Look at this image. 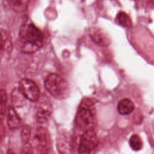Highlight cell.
<instances>
[{
    "label": "cell",
    "instance_id": "1",
    "mask_svg": "<svg viewBox=\"0 0 154 154\" xmlns=\"http://www.w3.org/2000/svg\"><path fill=\"white\" fill-rule=\"evenodd\" d=\"M19 37L22 50L25 52H33L43 46V34L32 23H29L21 29Z\"/></svg>",
    "mask_w": 154,
    "mask_h": 154
},
{
    "label": "cell",
    "instance_id": "2",
    "mask_svg": "<svg viewBox=\"0 0 154 154\" xmlns=\"http://www.w3.org/2000/svg\"><path fill=\"white\" fill-rule=\"evenodd\" d=\"M96 100L86 98L81 102L76 115V123L78 127L84 131L93 129L96 123V111L94 104Z\"/></svg>",
    "mask_w": 154,
    "mask_h": 154
},
{
    "label": "cell",
    "instance_id": "3",
    "mask_svg": "<svg viewBox=\"0 0 154 154\" xmlns=\"http://www.w3.org/2000/svg\"><path fill=\"white\" fill-rule=\"evenodd\" d=\"M45 86L49 93L57 99H66L70 93L67 82L57 73H50L48 76L45 81Z\"/></svg>",
    "mask_w": 154,
    "mask_h": 154
},
{
    "label": "cell",
    "instance_id": "4",
    "mask_svg": "<svg viewBox=\"0 0 154 154\" xmlns=\"http://www.w3.org/2000/svg\"><path fill=\"white\" fill-rule=\"evenodd\" d=\"M99 144V139L94 129L84 131L81 135L78 152L80 153H89L96 148Z\"/></svg>",
    "mask_w": 154,
    "mask_h": 154
},
{
    "label": "cell",
    "instance_id": "5",
    "mask_svg": "<svg viewBox=\"0 0 154 154\" xmlns=\"http://www.w3.org/2000/svg\"><path fill=\"white\" fill-rule=\"evenodd\" d=\"M36 102L35 109V119L38 123H45L48 120L52 111L51 102L46 96L40 97Z\"/></svg>",
    "mask_w": 154,
    "mask_h": 154
},
{
    "label": "cell",
    "instance_id": "6",
    "mask_svg": "<svg viewBox=\"0 0 154 154\" xmlns=\"http://www.w3.org/2000/svg\"><path fill=\"white\" fill-rule=\"evenodd\" d=\"M19 91L28 100L36 102L40 97V91L37 85L31 79H22L19 84Z\"/></svg>",
    "mask_w": 154,
    "mask_h": 154
},
{
    "label": "cell",
    "instance_id": "7",
    "mask_svg": "<svg viewBox=\"0 0 154 154\" xmlns=\"http://www.w3.org/2000/svg\"><path fill=\"white\" fill-rule=\"evenodd\" d=\"M33 142L40 153H48L51 149L50 136L44 128L40 127L36 130Z\"/></svg>",
    "mask_w": 154,
    "mask_h": 154
},
{
    "label": "cell",
    "instance_id": "8",
    "mask_svg": "<svg viewBox=\"0 0 154 154\" xmlns=\"http://www.w3.org/2000/svg\"><path fill=\"white\" fill-rule=\"evenodd\" d=\"M90 36L96 44L106 46L109 45L111 40L107 34L98 28H92L90 31Z\"/></svg>",
    "mask_w": 154,
    "mask_h": 154
},
{
    "label": "cell",
    "instance_id": "9",
    "mask_svg": "<svg viewBox=\"0 0 154 154\" xmlns=\"http://www.w3.org/2000/svg\"><path fill=\"white\" fill-rule=\"evenodd\" d=\"M7 122L8 128L12 130L18 128L20 125L21 119L13 107L8 108Z\"/></svg>",
    "mask_w": 154,
    "mask_h": 154
},
{
    "label": "cell",
    "instance_id": "10",
    "mask_svg": "<svg viewBox=\"0 0 154 154\" xmlns=\"http://www.w3.org/2000/svg\"><path fill=\"white\" fill-rule=\"evenodd\" d=\"M134 102L128 98H124L120 100L117 105V110L122 115H128L134 109Z\"/></svg>",
    "mask_w": 154,
    "mask_h": 154
},
{
    "label": "cell",
    "instance_id": "11",
    "mask_svg": "<svg viewBox=\"0 0 154 154\" xmlns=\"http://www.w3.org/2000/svg\"><path fill=\"white\" fill-rule=\"evenodd\" d=\"M1 54L3 51L10 52L12 49V43L11 37L9 34L3 29H1Z\"/></svg>",
    "mask_w": 154,
    "mask_h": 154
},
{
    "label": "cell",
    "instance_id": "12",
    "mask_svg": "<svg viewBox=\"0 0 154 154\" xmlns=\"http://www.w3.org/2000/svg\"><path fill=\"white\" fill-rule=\"evenodd\" d=\"M117 22L122 26L125 27H130L132 25V21L129 16L125 12H119L116 17Z\"/></svg>",
    "mask_w": 154,
    "mask_h": 154
},
{
    "label": "cell",
    "instance_id": "13",
    "mask_svg": "<svg viewBox=\"0 0 154 154\" xmlns=\"http://www.w3.org/2000/svg\"><path fill=\"white\" fill-rule=\"evenodd\" d=\"M129 145L131 149L135 151H138L141 149L143 142L141 138L137 134L132 135L129 139Z\"/></svg>",
    "mask_w": 154,
    "mask_h": 154
},
{
    "label": "cell",
    "instance_id": "14",
    "mask_svg": "<svg viewBox=\"0 0 154 154\" xmlns=\"http://www.w3.org/2000/svg\"><path fill=\"white\" fill-rule=\"evenodd\" d=\"M7 102V95L5 90H1V120H3L4 114L5 111V108Z\"/></svg>",
    "mask_w": 154,
    "mask_h": 154
},
{
    "label": "cell",
    "instance_id": "15",
    "mask_svg": "<svg viewBox=\"0 0 154 154\" xmlns=\"http://www.w3.org/2000/svg\"><path fill=\"white\" fill-rule=\"evenodd\" d=\"M21 139L24 144L28 143L31 136V128L28 126L23 127L21 131Z\"/></svg>",
    "mask_w": 154,
    "mask_h": 154
},
{
    "label": "cell",
    "instance_id": "16",
    "mask_svg": "<svg viewBox=\"0 0 154 154\" xmlns=\"http://www.w3.org/2000/svg\"><path fill=\"white\" fill-rule=\"evenodd\" d=\"M12 1H13V2L14 3L17 4H19L20 3V2H21V0H12Z\"/></svg>",
    "mask_w": 154,
    "mask_h": 154
},
{
    "label": "cell",
    "instance_id": "17",
    "mask_svg": "<svg viewBox=\"0 0 154 154\" xmlns=\"http://www.w3.org/2000/svg\"><path fill=\"white\" fill-rule=\"evenodd\" d=\"M151 1H152V2L154 4V0H151Z\"/></svg>",
    "mask_w": 154,
    "mask_h": 154
}]
</instances>
